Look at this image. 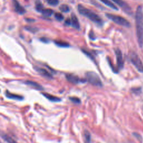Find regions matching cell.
<instances>
[{
	"label": "cell",
	"mask_w": 143,
	"mask_h": 143,
	"mask_svg": "<svg viewBox=\"0 0 143 143\" xmlns=\"http://www.w3.org/2000/svg\"><path fill=\"white\" fill-rule=\"evenodd\" d=\"M135 24L136 37L140 48L143 47V10L142 6H139L136 11Z\"/></svg>",
	"instance_id": "6da1fadb"
},
{
	"label": "cell",
	"mask_w": 143,
	"mask_h": 143,
	"mask_svg": "<svg viewBox=\"0 0 143 143\" xmlns=\"http://www.w3.org/2000/svg\"><path fill=\"white\" fill-rule=\"evenodd\" d=\"M78 10L80 14L86 17L87 18L89 19L93 22L96 23L99 26H102L103 24L102 19L92 10L84 7L81 4H79L78 5Z\"/></svg>",
	"instance_id": "7a4b0ae2"
},
{
	"label": "cell",
	"mask_w": 143,
	"mask_h": 143,
	"mask_svg": "<svg viewBox=\"0 0 143 143\" xmlns=\"http://www.w3.org/2000/svg\"><path fill=\"white\" fill-rule=\"evenodd\" d=\"M86 80L90 84L95 86L102 87V83L99 76L96 73L94 72L89 71L86 73Z\"/></svg>",
	"instance_id": "3957f363"
},
{
	"label": "cell",
	"mask_w": 143,
	"mask_h": 143,
	"mask_svg": "<svg viewBox=\"0 0 143 143\" xmlns=\"http://www.w3.org/2000/svg\"><path fill=\"white\" fill-rule=\"evenodd\" d=\"M106 16L107 18L112 20L113 22L119 25L126 27H129L130 26V22L123 17L111 14H106Z\"/></svg>",
	"instance_id": "277c9868"
},
{
	"label": "cell",
	"mask_w": 143,
	"mask_h": 143,
	"mask_svg": "<svg viewBox=\"0 0 143 143\" xmlns=\"http://www.w3.org/2000/svg\"><path fill=\"white\" fill-rule=\"evenodd\" d=\"M130 59L136 69L140 73H143V64L138 55L134 52H130Z\"/></svg>",
	"instance_id": "5b68a950"
},
{
	"label": "cell",
	"mask_w": 143,
	"mask_h": 143,
	"mask_svg": "<svg viewBox=\"0 0 143 143\" xmlns=\"http://www.w3.org/2000/svg\"><path fill=\"white\" fill-rule=\"evenodd\" d=\"M115 53L116 56L117 68H118L119 70L123 69V68L124 62H123V60L122 52H121V51L119 49V48H117L115 50Z\"/></svg>",
	"instance_id": "8992f818"
},
{
	"label": "cell",
	"mask_w": 143,
	"mask_h": 143,
	"mask_svg": "<svg viewBox=\"0 0 143 143\" xmlns=\"http://www.w3.org/2000/svg\"><path fill=\"white\" fill-rule=\"evenodd\" d=\"M112 1L116 3L117 5L120 6V7L122 8V9L126 13L129 15L131 14L132 10L131 7L125 1H123V0H112Z\"/></svg>",
	"instance_id": "52a82bcc"
},
{
	"label": "cell",
	"mask_w": 143,
	"mask_h": 143,
	"mask_svg": "<svg viewBox=\"0 0 143 143\" xmlns=\"http://www.w3.org/2000/svg\"><path fill=\"white\" fill-rule=\"evenodd\" d=\"M65 77L67 78V81L73 84H78L79 83L81 82H86V80H81L78 76H77L73 74H66Z\"/></svg>",
	"instance_id": "ba28073f"
},
{
	"label": "cell",
	"mask_w": 143,
	"mask_h": 143,
	"mask_svg": "<svg viewBox=\"0 0 143 143\" xmlns=\"http://www.w3.org/2000/svg\"><path fill=\"white\" fill-rule=\"evenodd\" d=\"M14 10L17 13L20 15H23L26 12V10L21 6L17 0H12Z\"/></svg>",
	"instance_id": "9c48e42d"
},
{
	"label": "cell",
	"mask_w": 143,
	"mask_h": 143,
	"mask_svg": "<svg viewBox=\"0 0 143 143\" xmlns=\"http://www.w3.org/2000/svg\"><path fill=\"white\" fill-rule=\"evenodd\" d=\"M70 20H71V25L73 27V28L76 29H80V22H79L78 19L77 18V17L76 16V15L74 13L72 14L71 15V18H70Z\"/></svg>",
	"instance_id": "30bf717a"
},
{
	"label": "cell",
	"mask_w": 143,
	"mask_h": 143,
	"mask_svg": "<svg viewBox=\"0 0 143 143\" xmlns=\"http://www.w3.org/2000/svg\"><path fill=\"white\" fill-rule=\"evenodd\" d=\"M36 70H37L38 72L40 74H41L42 76H43L44 77H45L46 78L48 79H52L53 76L52 74H51L49 72L48 70H46L45 69H44V68H38L36 67Z\"/></svg>",
	"instance_id": "8fae6325"
},
{
	"label": "cell",
	"mask_w": 143,
	"mask_h": 143,
	"mask_svg": "<svg viewBox=\"0 0 143 143\" xmlns=\"http://www.w3.org/2000/svg\"><path fill=\"white\" fill-rule=\"evenodd\" d=\"M25 83L28 86L31 87L32 88H33L35 89H37V90H43L44 88L42 87L41 85L39 84V83H38L37 82H34V81H27L26 82H25Z\"/></svg>",
	"instance_id": "7c38bea8"
},
{
	"label": "cell",
	"mask_w": 143,
	"mask_h": 143,
	"mask_svg": "<svg viewBox=\"0 0 143 143\" xmlns=\"http://www.w3.org/2000/svg\"><path fill=\"white\" fill-rule=\"evenodd\" d=\"M5 95L6 97H7L8 99H13V100H22L23 99V97L22 96L16 95V94L12 93L8 91H6Z\"/></svg>",
	"instance_id": "4fadbf2b"
},
{
	"label": "cell",
	"mask_w": 143,
	"mask_h": 143,
	"mask_svg": "<svg viewBox=\"0 0 143 143\" xmlns=\"http://www.w3.org/2000/svg\"><path fill=\"white\" fill-rule=\"evenodd\" d=\"M42 94L44 97H45L47 99L52 102H59L61 101V99H60V98L54 96L50 95V94H49L47 93H42Z\"/></svg>",
	"instance_id": "5bb4252c"
},
{
	"label": "cell",
	"mask_w": 143,
	"mask_h": 143,
	"mask_svg": "<svg viewBox=\"0 0 143 143\" xmlns=\"http://www.w3.org/2000/svg\"><path fill=\"white\" fill-rule=\"evenodd\" d=\"M35 9L38 12H41V13L44 9V6L40 0H37L35 1Z\"/></svg>",
	"instance_id": "9a60e30c"
},
{
	"label": "cell",
	"mask_w": 143,
	"mask_h": 143,
	"mask_svg": "<svg viewBox=\"0 0 143 143\" xmlns=\"http://www.w3.org/2000/svg\"><path fill=\"white\" fill-rule=\"evenodd\" d=\"M100 1L102 2H103L104 4H105L106 6H108V7H110V8H112V9L115 10H118V8H117L116 5H115V4L113 3L112 2H111L109 0H100Z\"/></svg>",
	"instance_id": "2e32d148"
},
{
	"label": "cell",
	"mask_w": 143,
	"mask_h": 143,
	"mask_svg": "<svg viewBox=\"0 0 143 143\" xmlns=\"http://www.w3.org/2000/svg\"><path fill=\"white\" fill-rule=\"evenodd\" d=\"M84 143H91V134L87 130H85L84 133Z\"/></svg>",
	"instance_id": "e0dca14e"
},
{
	"label": "cell",
	"mask_w": 143,
	"mask_h": 143,
	"mask_svg": "<svg viewBox=\"0 0 143 143\" xmlns=\"http://www.w3.org/2000/svg\"><path fill=\"white\" fill-rule=\"evenodd\" d=\"M2 137L3 139L7 143H18L15 140L13 139L11 137L7 135V134H3L2 135Z\"/></svg>",
	"instance_id": "ac0fdd59"
},
{
	"label": "cell",
	"mask_w": 143,
	"mask_h": 143,
	"mask_svg": "<svg viewBox=\"0 0 143 143\" xmlns=\"http://www.w3.org/2000/svg\"><path fill=\"white\" fill-rule=\"evenodd\" d=\"M53 10L50 9V8H44V10L42 11L41 14L42 15L45 17H49L51 16L53 14Z\"/></svg>",
	"instance_id": "d6986e66"
},
{
	"label": "cell",
	"mask_w": 143,
	"mask_h": 143,
	"mask_svg": "<svg viewBox=\"0 0 143 143\" xmlns=\"http://www.w3.org/2000/svg\"><path fill=\"white\" fill-rule=\"evenodd\" d=\"M55 44L57 45V46L60 47H68L69 46V44L67 42L61 41V40H55L54 41Z\"/></svg>",
	"instance_id": "ffe728a7"
},
{
	"label": "cell",
	"mask_w": 143,
	"mask_h": 143,
	"mask_svg": "<svg viewBox=\"0 0 143 143\" xmlns=\"http://www.w3.org/2000/svg\"><path fill=\"white\" fill-rule=\"evenodd\" d=\"M59 10H60L61 12H68L70 11V8L67 5L63 4V5H61V6H60V7H59Z\"/></svg>",
	"instance_id": "44dd1931"
},
{
	"label": "cell",
	"mask_w": 143,
	"mask_h": 143,
	"mask_svg": "<svg viewBox=\"0 0 143 143\" xmlns=\"http://www.w3.org/2000/svg\"><path fill=\"white\" fill-rule=\"evenodd\" d=\"M47 3L51 6H57L59 3V0H46Z\"/></svg>",
	"instance_id": "7402d4cb"
},
{
	"label": "cell",
	"mask_w": 143,
	"mask_h": 143,
	"mask_svg": "<svg viewBox=\"0 0 143 143\" xmlns=\"http://www.w3.org/2000/svg\"><path fill=\"white\" fill-rule=\"evenodd\" d=\"M54 16L55 18L57 20H58L59 21H62L64 19V16H63V15L59 13V12H57V13H55L54 15Z\"/></svg>",
	"instance_id": "603a6c76"
},
{
	"label": "cell",
	"mask_w": 143,
	"mask_h": 143,
	"mask_svg": "<svg viewBox=\"0 0 143 143\" xmlns=\"http://www.w3.org/2000/svg\"><path fill=\"white\" fill-rule=\"evenodd\" d=\"M107 60H108V64H110V67H111L113 71H114V72H115V73H118V72H119V69H117V68H115V67H114V65H112V63H111V61L110 59L109 58H107Z\"/></svg>",
	"instance_id": "cb8c5ba5"
},
{
	"label": "cell",
	"mask_w": 143,
	"mask_h": 143,
	"mask_svg": "<svg viewBox=\"0 0 143 143\" xmlns=\"http://www.w3.org/2000/svg\"><path fill=\"white\" fill-rule=\"evenodd\" d=\"M69 100L72 102H73L74 103H81V100L80 99H78L77 97H69Z\"/></svg>",
	"instance_id": "d4e9b609"
},
{
	"label": "cell",
	"mask_w": 143,
	"mask_h": 143,
	"mask_svg": "<svg viewBox=\"0 0 143 143\" xmlns=\"http://www.w3.org/2000/svg\"><path fill=\"white\" fill-rule=\"evenodd\" d=\"M25 29H26V30H27V31H30L31 33H35V32H37L38 30V29L35 28V27H33L31 26H26L25 27Z\"/></svg>",
	"instance_id": "484cf974"
},
{
	"label": "cell",
	"mask_w": 143,
	"mask_h": 143,
	"mask_svg": "<svg viewBox=\"0 0 143 143\" xmlns=\"http://www.w3.org/2000/svg\"><path fill=\"white\" fill-rule=\"evenodd\" d=\"M64 25L66 26H69V25H71V20L70 19H66L65 22H64Z\"/></svg>",
	"instance_id": "4316f807"
},
{
	"label": "cell",
	"mask_w": 143,
	"mask_h": 143,
	"mask_svg": "<svg viewBox=\"0 0 143 143\" xmlns=\"http://www.w3.org/2000/svg\"><path fill=\"white\" fill-rule=\"evenodd\" d=\"M132 91H133V92L134 93L138 94V93H140V91H141V88H133V89H132Z\"/></svg>",
	"instance_id": "83f0119b"
},
{
	"label": "cell",
	"mask_w": 143,
	"mask_h": 143,
	"mask_svg": "<svg viewBox=\"0 0 143 143\" xmlns=\"http://www.w3.org/2000/svg\"><path fill=\"white\" fill-rule=\"evenodd\" d=\"M41 40L42 41H43V42H48L49 40H48V39H46V38H41Z\"/></svg>",
	"instance_id": "f1b7e54d"
},
{
	"label": "cell",
	"mask_w": 143,
	"mask_h": 143,
	"mask_svg": "<svg viewBox=\"0 0 143 143\" xmlns=\"http://www.w3.org/2000/svg\"><path fill=\"white\" fill-rule=\"evenodd\" d=\"M26 20L27 21H30V22H31V21H35L34 20H32V19H26Z\"/></svg>",
	"instance_id": "f546056e"
}]
</instances>
